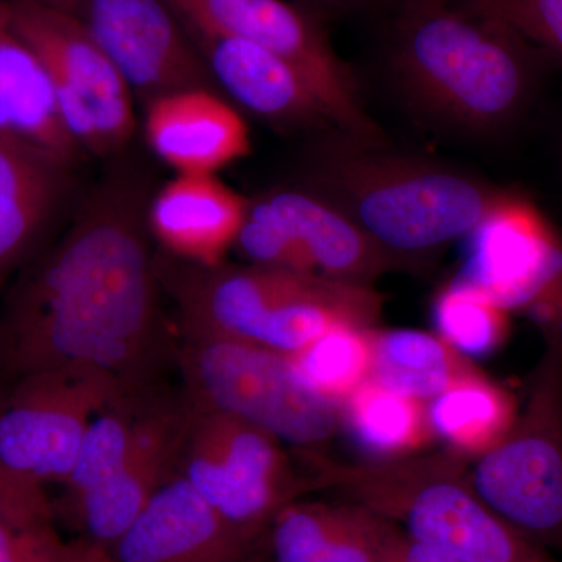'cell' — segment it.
I'll list each match as a JSON object with an SVG mask.
<instances>
[{"mask_svg":"<svg viewBox=\"0 0 562 562\" xmlns=\"http://www.w3.org/2000/svg\"><path fill=\"white\" fill-rule=\"evenodd\" d=\"M127 151L77 205L65 233L0 305V384L83 371L139 397L161 387L176 338L161 305L149 231L150 171Z\"/></svg>","mask_w":562,"mask_h":562,"instance_id":"obj_1","label":"cell"},{"mask_svg":"<svg viewBox=\"0 0 562 562\" xmlns=\"http://www.w3.org/2000/svg\"><path fill=\"white\" fill-rule=\"evenodd\" d=\"M546 55L505 22L461 3L398 10L391 68L414 109L494 135L530 110Z\"/></svg>","mask_w":562,"mask_h":562,"instance_id":"obj_2","label":"cell"},{"mask_svg":"<svg viewBox=\"0 0 562 562\" xmlns=\"http://www.w3.org/2000/svg\"><path fill=\"white\" fill-rule=\"evenodd\" d=\"M313 147L301 187L346 213L398 261L465 238L506 191L450 166L336 131Z\"/></svg>","mask_w":562,"mask_h":562,"instance_id":"obj_3","label":"cell"},{"mask_svg":"<svg viewBox=\"0 0 562 562\" xmlns=\"http://www.w3.org/2000/svg\"><path fill=\"white\" fill-rule=\"evenodd\" d=\"M317 491L371 509L454 562H562L503 520L449 450L397 460L341 462L297 452Z\"/></svg>","mask_w":562,"mask_h":562,"instance_id":"obj_4","label":"cell"},{"mask_svg":"<svg viewBox=\"0 0 562 562\" xmlns=\"http://www.w3.org/2000/svg\"><path fill=\"white\" fill-rule=\"evenodd\" d=\"M161 290L179 322L295 355L339 327H379L383 295L373 286L262 266H201L160 255Z\"/></svg>","mask_w":562,"mask_h":562,"instance_id":"obj_5","label":"cell"},{"mask_svg":"<svg viewBox=\"0 0 562 562\" xmlns=\"http://www.w3.org/2000/svg\"><path fill=\"white\" fill-rule=\"evenodd\" d=\"M173 364L192 405L254 425L297 452H324L341 406L302 379L291 355L179 322Z\"/></svg>","mask_w":562,"mask_h":562,"instance_id":"obj_6","label":"cell"},{"mask_svg":"<svg viewBox=\"0 0 562 562\" xmlns=\"http://www.w3.org/2000/svg\"><path fill=\"white\" fill-rule=\"evenodd\" d=\"M469 472L503 520L562 557V344H546L512 430Z\"/></svg>","mask_w":562,"mask_h":562,"instance_id":"obj_7","label":"cell"},{"mask_svg":"<svg viewBox=\"0 0 562 562\" xmlns=\"http://www.w3.org/2000/svg\"><path fill=\"white\" fill-rule=\"evenodd\" d=\"M188 403L176 473L228 522L262 538L284 506L317 491L273 436Z\"/></svg>","mask_w":562,"mask_h":562,"instance_id":"obj_8","label":"cell"},{"mask_svg":"<svg viewBox=\"0 0 562 562\" xmlns=\"http://www.w3.org/2000/svg\"><path fill=\"white\" fill-rule=\"evenodd\" d=\"M11 25L49 72L63 121L85 155L120 157L136 131L135 98L88 32L44 0H7Z\"/></svg>","mask_w":562,"mask_h":562,"instance_id":"obj_9","label":"cell"},{"mask_svg":"<svg viewBox=\"0 0 562 562\" xmlns=\"http://www.w3.org/2000/svg\"><path fill=\"white\" fill-rule=\"evenodd\" d=\"M199 31L257 44L294 66L308 81L336 131L366 144H384L362 105L357 77L333 49L324 22L291 0H168Z\"/></svg>","mask_w":562,"mask_h":562,"instance_id":"obj_10","label":"cell"},{"mask_svg":"<svg viewBox=\"0 0 562 562\" xmlns=\"http://www.w3.org/2000/svg\"><path fill=\"white\" fill-rule=\"evenodd\" d=\"M0 472L65 483L91 420L125 395L98 373L50 371L0 384Z\"/></svg>","mask_w":562,"mask_h":562,"instance_id":"obj_11","label":"cell"},{"mask_svg":"<svg viewBox=\"0 0 562 562\" xmlns=\"http://www.w3.org/2000/svg\"><path fill=\"white\" fill-rule=\"evenodd\" d=\"M79 22L146 109L183 90H217L168 0H44Z\"/></svg>","mask_w":562,"mask_h":562,"instance_id":"obj_12","label":"cell"},{"mask_svg":"<svg viewBox=\"0 0 562 562\" xmlns=\"http://www.w3.org/2000/svg\"><path fill=\"white\" fill-rule=\"evenodd\" d=\"M457 279L520 314L562 269V235L541 210L508 190L468 236Z\"/></svg>","mask_w":562,"mask_h":562,"instance_id":"obj_13","label":"cell"},{"mask_svg":"<svg viewBox=\"0 0 562 562\" xmlns=\"http://www.w3.org/2000/svg\"><path fill=\"white\" fill-rule=\"evenodd\" d=\"M188 403L183 391L158 390L140 414L131 450L113 475L70 503L81 538L113 546L135 522L155 492L176 475Z\"/></svg>","mask_w":562,"mask_h":562,"instance_id":"obj_14","label":"cell"},{"mask_svg":"<svg viewBox=\"0 0 562 562\" xmlns=\"http://www.w3.org/2000/svg\"><path fill=\"white\" fill-rule=\"evenodd\" d=\"M176 473L110 547L117 562H250L265 549Z\"/></svg>","mask_w":562,"mask_h":562,"instance_id":"obj_15","label":"cell"},{"mask_svg":"<svg viewBox=\"0 0 562 562\" xmlns=\"http://www.w3.org/2000/svg\"><path fill=\"white\" fill-rule=\"evenodd\" d=\"M183 25L205 58L217 90L236 109L284 131L335 128L308 81L279 55L246 40Z\"/></svg>","mask_w":562,"mask_h":562,"instance_id":"obj_16","label":"cell"},{"mask_svg":"<svg viewBox=\"0 0 562 562\" xmlns=\"http://www.w3.org/2000/svg\"><path fill=\"white\" fill-rule=\"evenodd\" d=\"M74 166L0 135V290L43 250L76 199Z\"/></svg>","mask_w":562,"mask_h":562,"instance_id":"obj_17","label":"cell"},{"mask_svg":"<svg viewBox=\"0 0 562 562\" xmlns=\"http://www.w3.org/2000/svg\"><path fill=\"white\" fill-rule=\"evenodd\" d=\"M144 110L147 147L177 173H216L250 154L247 122L220 92H171Z\"/></svg>","mask_w":562,"mask_h":562,"instance_id":"obj_18","label":"cell"},{"mask_svg":"<svg viewBox=\"0 0 562 562\" xmlns=\"http://www.w3.org/2000/svg\"><path fill=\"white\" fill-rule=\"evenodd\" d=\"M247 209L249 199L216 173H177L151 198L149 231L161 254L216 266L235 247Z\"/></svg>","mask_w":562,"mask_h":562,"instance_id":"obj_19","label":"cell"},{"mask_svg":"<svg viewBox=\"0 0 562 562\" xmlns=\"http://www.w3.org/2000/svg\"><path fill=\"white\" fill-rule=\"evenodd\" d=\"M258 199L301 244L317 276L373 286L383 273L402 266L346 213L301 184L276 188Z\"/></svg>","mask_w":562,"mask_h":562,"instance_id":"obj_20","label":"cell"},{"mask_svg":"<svg viewBox=\"0 0 562 562\" xmlns=\"http://www.w3.org/2000/svg\"><path fill=\"white\" fill-rule=\"evenodd\" d=\"M395 524L353 502H292L272 520V562H379Z\"/></svg>","mask_w":562,"mask_h":562,"instance_id":"obj_21","label":"cell"},{"mask_svg":"<svg viewBox=\"0 0 562 562\" xmlns=\"http://www.w3.org/2000/svg\"><path fill=\"white\" fill-rule=\"evenodd\" d=\"M0 135L76 168L85 157L63 121L49 72L0 2Z\"/></svg>","mask_w":562,"mask_h":562,"instance_id":"obj_22","label":"cell"},{"mask_svg":"<svg viewBox=\"0 0 562 562\" xmlns=\"http://www.w3.org/2000/svg\"><path fill=\"white\" fill-rule=\"evenodd\" d=\"M341 430L371 461L424 453L436 441L427 402L372 380L342 403Z\"/></svg>","mask_w":562,"mask_h":562,"instance_id":"obj_23","label":"cell"},{"mask_svg":"<svg viewBox=\"0 0 562 562\" xmlns=\"http://www.w3.org/2000/svg\"><path fill=\"white\" fill-rule=\"evenodd\" d=\"M519 408L512 394L482 371L453 383L428 402L432 431L447 450L476 461L512 430Z\"/></svg>","mask_w":562,"mask_h":562,"instance_id":"obj_24","label":"cell"},{"mask_svg":"<svg viewBox=\"0 0 562 562\" xmlns=\"http://www.w3.org/2000/svg\"><path fill=\"white\" fill-rule=\"evenodd\" d=\"M479 371L436 333L372 328L371 380L392 391L428 403Z\"/></svg>","mask_w":562,"mask_h":562,"instance_id":"obj_25","label":"cell"},{"mask_svg":"<svg viewBox=\"0 0 562 562\" xmlns=\"http://www.w3.org/2000/svg\"><path fill=\"white\" fill-rule=\"evenodd\" d=\"M157 391L139 397H121L91 420L72 472L63 483L68 506L101 486L121 468L131 450L140 414Z\"/></svg>","mask_w":562,"mask_h":562,"instance_id":"obj_26","label":"cell"},{"mask_svg":"<svg viewBox=\"0 0 562 562\" xmlns=\"http://www.w3.org/2000/svg\"><path fill=\"white\" fill-rule=\"evenodd\" d=\"M372 328L339 327L291 355L310 387L341 406L371 380Z\"/></svg>","mask_w":562,"mask_h":562,"instance_id":"obj_27","label":"cell"},{"mask_svg":"<svg viewBox=\"0 0 562 562\" xmlns=\"http://www.w3.org/2000/svg\"><path fill=\"white\" fill-rule=\"evenodd\" d=\"M509 316L457 277L432 301L436 335L471 360L501 349L508 338Z\"/></svg>","mask_w":562,"mask_h":562,"instance_id":"obj_28","label":"cell"},{"mask_svg":"<svg viewBox=\"0 0 562 562\" xmlns=\"http://www.w3.org/2000/svg\"><path fill=\"white\" fill-rule=\"evenodd\" d=\"M233 249L249 265L317 276L301 244L273 220L260 199H249L246 220Z\"/></svg>","mask_w":562,"mask_h":562,"instance_id":"obj_29","label":"cell"},{"mask_svg":"<svg viewBox=\"0 0 562 562\" xmlns=\"http://www.w3.org/2000/svg\"><path fill=\"white\" fill-rule=\"evenodd\" d=\"M505 22L546 57L562 63V0H462Z\"/></svg>","mask_w":562,"mask_h":562,"instance_id":"obj_30","label":"cell"},{"mask_svg":"<svg viewBox=\"0 0 562 562\" xmlns=\"http://www.w3.org/2000/svg\"><path fill=\"white\" fill-rule=\"evenodd\" d=\"M49 509L0 512V562H58L65 543Z\"/></svg>","mask_w":562,"mask_h":562,"instance_id":"obj_31","label":"cell"},{"mask_svg":"<svg viewBox=\"0 0 562 562\" xmlns=\"http://www.w3.org/2000/svg\"><path fill=\"white\" fill-rule=\"evenodd\" d=\"M519 316L525 317L538 328L543 342L562 344V269L525 306Z\"/></svg>","mask_w":562,"mask_h":562,"instance_id":"obj_32","label":"cell"},{"mask_svg":"<svg viewBox=\"0 0 562 562\" xmlns=\"http://www.w3.org/2000/svg\"><path fill=\"white\" fill-rule=\"evenodd\" d=\"M379 562H454L441 550L414 539L395 525Z\"/></svg>","mask_w":562,"mask_h":562,"instance_id":"obj_33","label":"cell"},{"mask_svg":"<svg viewBox=\"0 0 562 562\" xmlns=\"http://www.w3.org/2000/svg\"><path fill=\"white\" fill-rule=\"evenodd\" d=\"M49 501L43 486L0 472V512L2 509H47Z\"/></svg>","mask_w":562,"mask_h":562,"instance_id":"obj_34","label":"cell"},{"mask_svg":"<svg viewBox=\"0 0 562 562\" xmlns=\"http://www.w3.org/2000/svg\"><path fill=\"white\" fill-rule=\"evenodd\" d=\"M58 562H117L109 547L90 541L87 538L65 543V549Z\"/></svg>","mask_w":562,"mask_h":562,"instance_id":"obj_35","label":"cell"},{"mask_svg":"<svg viewBox=\"0 0 562 562\" xmlns=\"http://www.w3.org/2000/svg\"><path fill=\"white\" fill-rule=\"evenodd\" d=\"M291 2L308 11L325 24V22L350 13L355 9H360L368 0H291Z\"/></svg>","mask_w":562,"mask_h":562,"instance_id":"obj_36","label":"cell"},{"mask_svg":"<svg viewBox=\"0 0 562 562\" xmlns=\"http://www.w3.org/2000/svg\"><path fill=\"white\" fill-rule=\"evenodd\" d=\"M458 2H462V0H398V10L414 9V7L449 5V3Z\"/></svg>","mask_w":562,"mask_h":562,"instance_id":"obj_37","label":"cell"},{"mask_svg":"<svg viewBox=\"0 0 562 562\" xmlns=\"http://www.w3.org/2000/svg\"><path fill=\"white\" fill-rule=\"evenodd\" d=\"M250 562H272L271 558H269L268 549H266V546L265 549H262L261 552L258 553L257 557H255Z\"/></svg>","mask_w":562,"mask_h":562,"instance_id":"obj_38","label":"cell"},{"mask_svg":"<svg viewBox=\"0 0 562 562\" xmlns=\"http://www.w3.org/2000/svg\"><path fill=\"white\" fill-rule=\"evenodd\" d=\"M0 390H2V386H0Z\"/></svg>","mask_w":562,"mask_h":562,"instance_id":"obj_39","label":"cell"}]
</instances>
